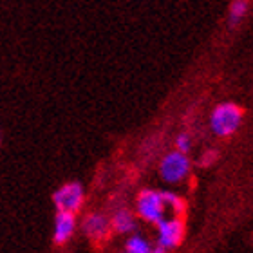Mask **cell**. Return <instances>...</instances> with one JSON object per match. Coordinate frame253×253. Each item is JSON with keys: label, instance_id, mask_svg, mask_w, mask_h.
<instances>
[{"label": "cell", "instance_id": "obj_6", "mask_svg": "<svg viewBox=\"0 0 253 253\" xmlns=\"http://www.w3.org/2000/svg\"><path fill=\"white\" fill-rule=\"evenodd\" d=\"M76 232V213L73 211H60L54 217L53 226V243L56 246H63L73 239Z\"/></svg>", "mask_w": 253, "mask_h": 253}, {"label": "cell", "instance_id": "obj_13", "mask_svg": "<svg viewBox=\"0 0 253 253\" xmlns=\"http://www.w3.org/2000/svg\"><path fill=\"white\" fill-rule=\"evenodd\" d=\"M215 158H217V154H215V152H208V154H205V158H203V165H210Z\"/></svg>", "mask_w": 253, "mask_h": 253}, {"label": "cell", "instance_id": "obj_4", "mask_svg": "<svg viewBox=\"0 0 253 253\" xmlns=\"http://www.w3.org/2000/svg\"><path fill=\"white\" fill-rule=\"evenodd\" d=\"M136 211L143 221L156 224L161 221L165 215H169V208L165 203L163 192H154V190H145L139 194L136 201Z\"/></svg>", "mask_w": 253, "mask_h": 253}, {"label": "cell", "instance_id": "obj_14", "mask_svg": "<svg viewBox=\"0 0 253 253\" xmlns=\"http://www.w3.org/2000/svg\"><path fill=\"white\" fill-rule=\"evenodd\" d=\"M0 143H2V137H0Z\"/></svg>", "mask_w": 253, "mask_h": 253}, {"label": "cell", "instance_id": "obj_12", "mask_svg": "<svg viewBox=\"0 0 253 253\" xmlns=\"http://www.w3.org/2000/svg\"><path fill=\"white\" fill-rule=\"evenodd\" d=\"M175 148L179 150V152H185L188 154L192 150V137L188 134H179V136L175 137Z\"/></svg>", "mask_w": 253, "mask_h": 253}, {"label": "cell", "instance_id": "obj_9", "mask_svg": "<svg viewBox=\"0 0 253 253\" xmlns=\"http://www.w3.org/2000/svg\"><path fill=\"white\" fill-rule=\"evenodd\" d=\"M125 252L126 253H150V252H154V250H152V244L148 243L145 237H141V235H132V237L126 239Z\"/></svg>", "mask_w": 253, "mask_h": 253}, {"label": "cell", "instance_id": "obj_10", "mask_svg": "<svg viewBox=\"0 0 253 253\" xmlns=\"http://www.w3.org/2000/svg\"><path fill=\"white\" fill-rule=\"evenodd\" d=\"M248 13V2L246 0H235L232 5H230V24L235 26L243 20Z\"/></svg>", "mask_w": 253, "mask_h": 253}, {"label": "cell", "instance_id": "obj_2", "mask_svg": "<svg viewBox=\"0 0 253 253\" xmlns=\"http://www.w3.org/2000/svg\"><path fill=\"white\" fill-rule=\"evenodd\" d=\"M158 228V250L156 252H167V250L177 248L185 235V224L179 215H165L161 221L156 222Z\"/></svg>", "mask_w": 253, "mask_h": 253}, {"label": "cell", "instance_id": "obj_8", "mask_svg": "<svg viewBox=\"0 0 253 253\" xmlns=\"http://www.w3.org/2000/svg\"><path fill=\"white\" fill-rule=\"evenodd\" d=\"M111 228L116 233L122 235H130L136 232V217L132 215L128 210H120L116 211L111 219Z\"/></svg>", "mask_w": 253, "mask_h": 253}, {"label": "cell", "instance_id": "obj_3", "mask_svg": "<svg viewBox=\"0 0 253 253\" xmlns=\"http://www.w3.org/2000/svg\"><path fill=\"white\" fill-rule=\"evenodd\" d=\"M190 169L192 163L188 159V154L185 152H170L167 154L161 163H159V175L163 177V181L170 183V185H179L190 175Z\"/></svg>", "mask_w": 253, "mask_h": 253}, {"label": "cell", "instance_id": "obj_5", "mask_svg": "<svg viewBox=\"0 0 253 253\" xmlns=\"http://www.w3.org/2000/svg\"><path fill=\"white\" fill-rule=\"evenodd\" d=\"M85 192L80 183H65L53 194V203L60 211H76L84 206Z\"/></svg>", "mask_w": 253, "mask_h": 253}, {"label": "cell", "instance_id": "obj_1", "mask_svg": "<svg viewBox=\"0 0 253 253\" xmlns=\"http://www.w3.org/2000/svg\"><path fill=\"white\" fill-rule=\"evenodd\" d=\"M243 122V111L235 103H221L213 109L210 116V126L213 134L221 137L232 136Z\"/></svg>", "mask_w": 253, "mask_h": 253}, {"label": "cell", "instance_id": "obj_7", "mask_svg": "<svg viewBox=\"0 0 253 253\" xmlns=\"http://www.w3.org/2000/svg\"><path fill=\"white\" fill-rule=\"evenodd\" d=\"M84 232L90 241H103L111 232V221L103 213H89L84 219Z\"/></svg>", "mask_w": 253, "mask_h": 253}, {"label": "cell", "instance_id": "obj_11", "mask_svg": "<svg viewBox=\"0 0 253 253\" xmlns=\"http://www.w3.org/2000/svg\"><path fill=\"white\" fill-rule=\"evenodd\" d=\"M163 197H165V203H167V208H169L170 213H174V215H181L183 210H185V203L181 199L179 195L172 194V192H163Z\"/></svg>", "mask_w": 253, "mask_h": 253}]
</instances>
